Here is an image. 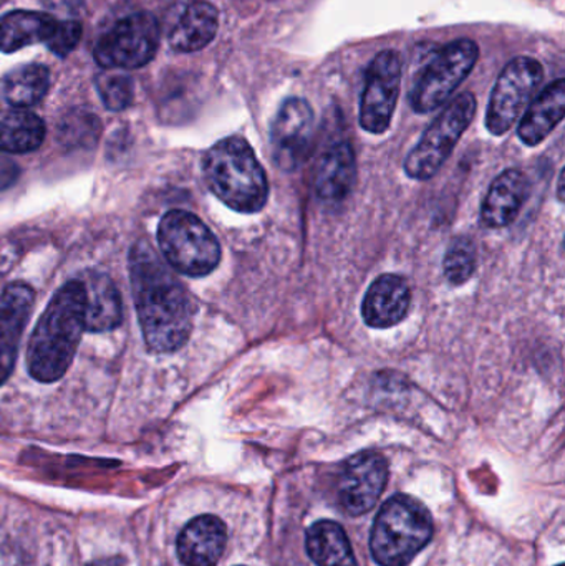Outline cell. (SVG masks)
Masks as SVG:
<instances>
[{
    "mask_svg": "<svg viewBox=\"0 0 565 566\" xmlns=\"http://www.w3.org/2000/svg\"><path fill=\"white\" fill-rule=\"evenodd\" d=\"M543 78V65L533 56H516L504 66L488 106L486 128L491 135H506L516 125Z\"/></svg>",
    "mask_w": 565,
    "mask_h": 566,
    "instance_id": "8",
    "label": "cell"
},
{
    "mask_svg": "<svg viewBox=\"0 0 565 566\" xmlns=\"http://www.w3.org/2000/svg\"><path fill=\"white\" fill-rule=\"evenodd\" d=\"M50 72L43 65H27L7 76L3 95L13 108H30L49 92Z\"/></svg>",
    "mask_w": 565,
    "mask_h": 566,
    "instance_id": "24",
    "label": "cell"
},
{
    "mask_svg": "<svg viewBox=\"0 0 565 566\" xmlns=\"http://www.w3.org/2000/svg\"><path fill=\"white\" fill-rule=\"evenodd\" d=\"M43 3L53 12L69 13V15H75L83 7V0H43Z\"/></svg>",
    "mask_w": 565,
    "mask_h": 566,
    "instance_id": "28",
    "label": "cell"
},
{
    "mask_svg": "<svg viewBox=\"0 0 565 566\" xmlns=\"http://www.w3.org/2000/svg\"><path fill=\"white\" fill-rule=\"evenodd\" d=\"M477 108L474 95L461 93L438 115L405 159L408 178L428 181L438 175L473 123Z\"/></svg>",
    "mask_w": 565,
    "mask_h": 566,
    "instance_id": "6",
    "label": "cell"
},
{
    "mask_svg": "<svg viewBox=\"0 0 565 566\" xmlns=\"http://www.w3.org/2000/svg\"><path fill=\"white\" fill-rule=\"evenodd\" d=\"M218 27V9L206 0H182L166 17V36L176 52L205 49L215 40Z\"/></svg>",
    "mask_w": 565,
    "mask_h": 566,
    "instance_id": "14",
    "label": "cell"
},
{
    "mask_svg": "<svg viewBox=\"0 0 565 566\" xmlns=\"http://www.w3.org/2000/svg\"><path fill=\"white\" fill-rule=\"evenodd\" d=\"M478 59L480 46L474 40L458 39L441 46L415 83L411 108L425 115L443 106L473 72Z\"/></svg>",
    "mask_w": 565,
    "mask_h": 566,
    "instance_id": "7",
    "label": "cell"
},
{
    "mask_svg": "<svg viewBox=\"0 0 565 566\" xmlns=\"http://www.w3.org/2000/svg\"><path fill=\"white\" fill-rule=\"evenodd\" d=\"M305 547L317 566H358L350 541L337 522L318 521L311 525Z\"/></svg>",
    "mask_w": 565,
    "mask_h": 566,
    "instance_id": "22",
    "label": "cell"
},
{
    "mask_svg": "<svg viewBox=\"0 0 565 566\" xmlns=\"http://www.w3.org/2000/svg\"><path fill=\"white\" fill-rule=\"evenodd\" d=\"M314 138V109L307 99H285L271 129L272 156L279 168L295 171L307 158Z\"/></svg>",
    "mask_w": 565,
    "mask_h": 566,
    "instance_id": "11",
    "label": "cell"
},
{
    "mask_svg": "<svg viewBox=\"0 0 565 566\" xmlns=\"http://www.w3.org/2000/svg\"><path fill=\"white\" fill-rule=\"evenodd\" d=\"M228 542L224 522L215 515L192 518L178 537L179 560L186 566H216Z\"/></svg>",
    "mask_w": 565,
    "mask_h": 566,
    "instance_id": "17",
    "label": "cell"
},
{
    "mask_svg": "<svg viewBox=\"0 0 565 566\" xmlns=\"http://www.w3.org/2000/svg\"><path fill=\"white\" fill-rule=\"evenodd\" d=\"M202 176L209 191L239 214H258L268 205L269 179L264 166L241 136L221 139L206 151Z\"/></svg>",
    "mask_w": 565,
    "mask_h": 566,
    "instance_id": "3",
    "label": "cell"
},
{
    "mask_svg": "<svg viewBox=\"0 0 565 566\" xmlns=\"http://www.w3.org/2000/svg\"><path fill=\"white\" fill-rule=\"evenodd\" d=\"M388 482V462L380 452L364 451L345 462L338 501L348 515L367 514L377 505Z\"/></svg>",
    "mask_w": 565,
    "mask_h": 566,
    "instance_id": "12",
    "label": "cell"
},
{
    "mask_svg": "<svg viewBox=\"0 0 565 566\" xmlns=\"http://www.w3.org/2000/svg\"><path fill=\"white\" fill-rule=\"evenodd\" d=\"M96 90L103 105L112 112H122L132 105L135 96L133 80L125 73L105 72L96 76Z\"/></svg>",
    "mask_w": 565,
    "mask_h": 566,
    "instance_id": "26",
    "label": "cell"
},
{
    "mask_svg": "<svg viewBox=\"0 0 565 566\" xmlns=\"http://www.w3.org/2000/svg\"><path fill=\"white\" fill-rule=\"evenodd\" d=\"M527 198V178L520 169L501 172L481 206V222L490 229H503L513 224Z\"/></svg>",
    "mask_w": 565,
    "mask_h": 566,
    "instance_id": "18",
    "label": "cell"
},
{
    "mask_svg": "<svg viewBox=\"0 0 565 566\" xmlns=\"http://www.w3.org/2000/svg\"><path fill=\"white\" fill-rule=\"evenodd\" d=\"M357 179V159L348 142H338L328 146L318 159L314 176V189L317 198L327 205L344 201Z\"/></svg>",
    "mask_w": 565,
    "mask_h": 566,
    "instance_id": "16",
    "label": "cell"
},
{
    "mask_svg": "<svg viewBox=\"0 0 565 566\" xmlns=\"http://www.w3.org/2000/svg\"><path fill=\"white\" fill-rule=\"evenodd\" d=\"M433 532L430 511L418 499L394 495L375 518L372 555L381 566H407L430 544Z\"/></svg>",
    "mask_w": 565,
    "mask_h": 566,
    "instance_id": "4",
    "label": "cell"
},
{
    "mask_svg": "<svg viewBox=\"0 0 565 566\" xmlns=\"http://www.w3.org/2000/svg\"><path fill=\"white\" fill-rule=\"evenodd\" d=\"M55 17L49 13L13 10L0 17V50L19 52L23 46L46 42L55 29Z\"/></svg>",
    "mask_w": 565,
    "mask_h": 566,
    "instance_id": "21",
    "label": "cell"
},
{
    "mask_svg": "<svg viewBox=\"0 0 565 566\" xmlns=\"http://www.w3.org/2000/svg\"><path fill=\"white\" fill-rule=\"evenodd\" d=\"M401 88V59L395 50L378 53L365 76L360 99V126L372 135L390 128Z\"/></svg>",
    "mask_w": 565,
    "mask_h": 566,
    "instance_id": "10",
    "label": "cell"
},
{
    "mask_svg": "<svg viewBox=\"0 0 565 566\" xmlns=\"http://www.w3.org/2000/svg\"><path fill=\"white\" fill-rule=\"evenodd\" d=\"M411 290L400 275L384 274L368 286L362 302V316L370 328L387 329L407 318Z\"/></svg>",
    "mask_w": 565,
    "mask_h": 566,
    "instance_id": "15",
    "label": "cell"
},
{
    "mask_svg": "<svg viewBox=\"0 0 565 566\" xmlns=\"http://www.w3.org/2000/svg\"><path fill=\"white\" fill-rule=\"evenodd\" d=\"M45 123L22 108L0 112V151L23 155L42 146L45 139Z\"/></svg>",
    "mask_w": 565,
    "mask_h": 566,
    "instance_id": "23",
    "label": "cell"
},
{
    "mask_svg": "<svg viewBox=\"0 0 565 566\" xmlns=\"http://www.w3.org/2000/svg\"><path fill=\"white\" fill-rule=\"evenodd\" d=\"M129 279L149 352H178L191 336L195 322V305L188 290L145 241L133 245L129 252Z\"/></svg>",
    "mask_w": 565,
    "mask_h": 566,
    "instance_id": "1",
    "label": "cell"
},
{
    "mask_svg": "<svg viewBox=\"0 0 565 566\" xmlns=\"http://www.w3.org/2000/svg\"><path fill=\"white\" fill-rule=\"evenodd\" d=\"M557 566H563V565H557Z\"/></svg>",
    "mask_w": 565,
    "mask_h": 566,
    "instance_id": "30",
    "label": "cell"
},
{
    "mask_svg": "<svg viewBox=\"0 0 565 566\" xmlns=\"http://www.w3.org/2000/svg\"><path fill=\"white\" fill-rule=\"evenodd\" d=\"M158 244L165 261L188 277H206L221 262L218 238L198 216L181 209H172L163 216Z\"/></svg>",
    "mask_w": 565,
    "mask_h": 566,
    "instance_id": "5",
    "label": "cell"
},
{
    "mask_svg": "<svg viewBox=\"0 0 565 566\" xmlns=\"http://www.w3.org/2000/svg\"><path fill=\"white\" fill-rule=\"evenodd\" d=\"M565 115L564 78L547 85L540 96L530 103L521 118L517 136L526 146H537L556 129Z\"/></svg>",
    "mask_w": 565,
    "mask_h": 566,
    "instance_id": "19",
    "label": "cell"
},
{
    "mask_svg": "<svg viewBox=\"0 0 565 566\" xmlns=\"http://www.w3.org/2000/svg\"><path fill=\"white\" fill-rule=\"evenodd\" d=\"M444 277L451 285H463L477 271V248L468 238L454 239L444 255Z\"/></svg>",
    "mask_w": 565,
    "mask_h": 566,
    "instance_id": "25",
    "label": "cell"
},
{
    "mask_svg": "<svg viewBox=\"0 0 565 566\" xmlns=\"http://www.w3.org/2000/svg\"><path fill=\"white\" fill-rule=\"evenodd\" d=\"M158 45V20L148 12L132 13L100 39L95 60L106 70L142 69L151 62Z\"/></svg>",
    "mask_w": 565,
    "mask_h": 566,
    "instance_id": "9",
    "label": "cell"
},
{
    "mask_svg": "<svg viewBox=\"0 0 565 566\" xmlns=\"http://www.w3.org/2000/svg\"><path fill=\"white\" fill-rule=\"evenodd\" d=\"M82 33V23L76 20H56L55 29L45 43L50 52L59 56H66L79 45Z\"/></svg>",
    "mask_w": 565,
    "mask_h": 566,
    "instance_id": "27",
    "label": "cell"
},
{
    "mask_svg": "<svg viewBox=\"0 0 565 566\" xmlns=\"http://www.w3.org/2000/svg\"><path fill=\"white\" fill-rule=\"evenodd\" d=\"M86 293L80 281L66 282L40 316L27 352L30 376L55 382L69 371L85 332Z\"/></svg>",
    "mask_w": 565,
    "mask_h": 566,
    "instance_id": "2",
    "label": "cell"
},
{
    "mask_svg": "<svg viewBox=\"0 0 565 566\" xmlns=\"http://www.w3.org/2000/svg\"><path fill=\"white\" fill-rule=\"evenodd\" d=\"M35 305V292L29 283L13 282L0 295V386L15 368L20 339Z\"/></svg>",
    "mask_w": 565,
    "mask_h": 566,
    "instance_id": "13",
    "label": "cell"
},
{
    "mask_svg": "<svg viewBox=\"0 0 565 566\" xmlns=\"http://www.w3.org/2000/svg\"><path fill=\"white\" fill-rule=\"evenodd\" d=\"M17 176H19V168H17L15 163L0 158V191L9 188L15 181Z\"/></svg>",
    "mask_w": 565,
    "mask_h": 566,
    "instance_id": "29",
    "label": "cell"
},
{
    "mask_svg": "<svg viewBox=\"0 0 565 566\" xmlns=\"http://www.w3.org/2000/svg\"><path fill=\"white\" fill-rule=\"evenodd\" d=\"M83 285L86 293L85 328L102 333L119 326L123 306L115 283L106 275L92 274Z\"/></svg>",
    "mask_w": 565,
    "mask_h": 566,
    "instance_id": "20",
    "label": "cell"
}]
</instances>
